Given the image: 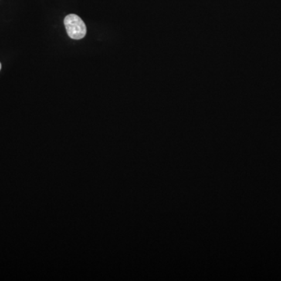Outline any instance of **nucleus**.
<instances>
[{"label": "nucleus", "mask_w": 281, "mask_h": 281, "mask_svg": "<svg viewBox=\"0 0 281 281\" xmlns=\"http://www.w3.org/2000/svg\"><path fill=\"white\" fill-rule=\"evenodd\" d=\"M64 25L69 38L75 40L82 39L87 33L85 22L76 14H69L64 19Z\"/></svg>", "instance_id": "f257e3e1"}, {"label": "nucleus", "mask_w": 281, "mask_h": 281, "mask_svg": "<svg viewBox=\"0 0 281 281\" xmlns=\"http://www.w3.org/2000/svg\"><path fill=\"white\" fill-rule=\"evenodd\" d=\"M2 68V65H1V62H0V69Z\"/></svg>", "instance_id": "f03ea898"}]
</instances>
